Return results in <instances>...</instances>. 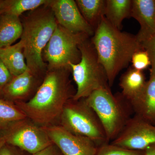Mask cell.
I'll return each instance as SVG.
<instances>
[{"instance_id":"6da1fadb","label":"cell","mask_w":155,"mask_h":155,"mask_svg":"<svg viewBox=\"0 0 155 155\" xmlns=\"http://www.w3.org/2000/svg\"><path fill=\"white\" fill-rule=\"evenodd\" d=\"M71 72V68L47 69L33 97L16 105L41 127L58 125L64 106L76 93L69 78Z\"/></svg>"},{"instance_id":"7a4b0ae2","label":"cell","mask_w":155,"mask_h":155,"mask_svg":"<svg viewBox=\"0 0 155 155\" xmlns=\"http://www.w3.org/2000/svg\"><path fill=\"white\" fill-rule=\"evenodd\" d=\"M91 40L105 70L110 87L120 71L128 67L134 54L143 49L136 35L115 28L105 17Z\"/></svg>"},{"instance_id":"3957f363","label":"cell","mask_w":155,"mask_h":155,"mask_svg":"<svg viewBox=\"0 0 155 155\" xmlns=\"http://www.w3.org/2000/svg\"><path fill=\"white\" fill-rule=\"evenodd\" d=\"M48 4L31 11L22 22L23 31L20 40L23 43L25 62L31 72L39 77L47 70L43 51L58 24Z\"/></svg>"},{"instance_id":"277c9868","label":"cell","mask_w":155,"mask_h":155,"mask_svg":"<svg viewBox=\"0 0 155 155\" xmlns=\"http://www.w3.org/2000/svg\"><path fill=\"white\" fill-rule=\"evenodd\" d=\"M85 99L99 119L109 143L119 135L134 113L130 102L121 93L113 94L109 86L95 91Z\"/></svg>"},{"instance_id":"5b68a950","label":"cell","mask_w":155,"mask_h":155,"mask_svg":"<svg viewBox=\"0 0 155 155\" xmlns=\"http://www.w3.org/2000/svg\"><path fill=\"white\" fill-rule=\"evenodd\" d=\"M78 48L81 54L80 62L69 64L77 85L72 98L75 100L85 98L95 91L109 86L105 70L99 61L91 40L82 42Z\"/></svg>"},{"instance_id":"8992f818","label":"cell","mask_w":155,"mask_h":155,"mask_svg":"<svg viewBox=\"0 0 155 155\" xmlns=\"http://www.w3.org/2000/svg\"><path fill=\"white\" fill-rule=\"evenodd\" d=\"M58 125L73 134L88 137L98 147L109 143L99 119L85 98L69 100L64 106Z\"/></svg>"},{"instance_id":"52a82bcc","label":"cell","mask_w":155,"mask_h":155,"mask_svg":"<svg viewBox=\"0 0 155 155\" xmlns=\"http://www.w3.org/2000/svg\"><path fill=\"white\" fill-rule=\"evenodd\" d=\"M90 37L86 34L71 32L58 24L43 51L47 69L70 68V63H79L81 54L78 47Z\"/></svg>"},{"instance_id":"ba28073f","label":"cell","mask_w":155,"mask_h":155,"mask_svg":"<svg viewBox=\"0 0 155 155\" xmlns=\"http://www.w3.org/2000/svg\"><path fill=\"white\" fill-rule=\"evenodd\" d=\"M6 143L33 154L53 144L44 128L26 118L2 132Z\"/></svg>"},{"instance_id":"9c48e42d","label":"cell","mask_w":155,"mask_h":155,"mask_svg":"<svg viewBox=\"0 0 155 155\" xmlns=\"http://www.w3.org/2000/svg\"><path fill=\"white\" fill-rule=\"evenodd\" d=\"M110 143L127 149L145 150L155 144V125L134 114Z\"/></svg>"},{"instance_id":"30bf717a","label":"cell","mask_w":155,"mask_h":155,"mask_svg":"<svg viewBox=\"0 0 155 155\" xmlns=\"http://www.w3.org/2000/svg\"><path fill=\"white\" fill-rule=\"evenodd\" d=\"M63 155H96L98 147L90 139L73 134L59 125L43 127Z\"/></svg>"},{"instance_id":"8fae6325","label":"cell","mask_w":155,"mask_h":155,"mask_svg":"<svg viewBox=\"0 0 155 155\" xmlns=\"http://www.w3.org/2000/svg\"><path fill=\"white\" fill-rule=\"evenodd\" d=\"M59 25L73 33L93 36L95 31L87 23L74 0H50L48 3Z\"/></svg>"},{"instance_id":"7c38bea8","label":"cell","mask_w":155,"mask_h":155,"mask_svg":"<svg viewBox=\"0 0 155 155\" xmlns=\"http://www.w3.org/2000/svg\"><path fill=\"white\" fill-rule=\"evenodd\" d=\"M130 17L140 25L136 36L140 44L155 35V0H132Z\"/></svg>"},{"instance_id":"4fadbf2b","label":"cell","mask_w":155,"mask_h":155,"mask_svg":"<svg viewBox=\"0 0 155 155\" xmlns=\"http://www.w3.org/2000/svg\"><path fill=\"white\" fill-rule=\"evenodd\" d=\"M39 78L29 70L13 76L3 90V94L9 101H15L16 103L27 101L40 86Z\"/></svg>"},{"instance_id":"5bb4252c","label":"cell","mask_w":155,"mask_h":155,"mask_svg":"<svg viewBox=\"0 0 155 155\" xmlns=\"http://www.w3.org/2000/svg\"><path fill=\"white\" fill-rule=\"evenodd\" d=\"M130 103L135 115L155 125V75L150 76L142 91Z\"/></svg>"},{"instance_id":"9a60e30c","label":"cell","mask_w":155,"mask_h":155,"mask_svg":"<svg viewBox=\"0 0 155 155\" xmlns=\"http://www.w3.org/2000/svg\"><path fill=\"white\" fill-rule=\"evenodd\" d=\"M0 60L13 76H17L29 70L23 53V45L19 41L17 43L0 48Z\"/></svg>"},{"instance_id":"2e32d148","label":"cell","mask_w":155,"mask_h":155,"mask_svg":"<svg viewBox=\"0 0 155 155\" xmlns=\"http://www.w3.org/2000/svg\"><path fill=\"white\" fill-rule=\"evenodd\" d=\"M146 82L143 71L129 68L120 77L119 85L122 90L121 94L130 103L142 91Z\"/></svg>"},{"instance_id":"e0dca14e","label":"cell","mask_w":155,"mask_h":155,"mask_svg":"<svg viewBox=\"0 0 155 155\" xmlns=\"http://www.w3.org/2000/svg\"><path fill=\"white\" fill-rule=\"evenodd\" d=\"M23 31L22 22L19 17L8 14L0 17V48L12 45L21 38Z\"/></svg>"},{"instance_id":"ac0fdd59","label":"cell","mask_w":155,"mask_h":155,"mask_svg":"<svg viewBox=\"0 0 155 155\" xmlns=\"http://www.w3.org/2000/svg\"><path fill=\"white\" fill-rule=\"evenodd\" d=\"M132 0H106L104 17L114 27L121 30L122 23L130 17Z\"/></svg>"},{"instance_id":"d6986e66","label":"cell","mask_w":155,"mask_h":155,"mask_svg":"<svg viewBox=\"0 0 155 155\" xmlns=\"http://www.w3.org/2000/svg\"><path fill=\"white\" fill-rule=\"evenodd\" d=\"M84 18L94 31L104 17L106 0H76Z\"/></svg>"},{"instance_id":"ffe728a7","label":"cell","mask_w":155,"mask_h":155,"mask_svg":"<svg viewBox=\"0 0 155 155\" xmlns=\"http://www.w3.org/2000/svg\"><path fill=\"white\" fill-rule=\"evenodd\" d=\"M50 0H11L0 2L2 14L19 17L24 12L32 11L47 5Z\"/></svg>"},{"instance_id":"44dd1931","label":"cell","mask_w":155,"mask_h":155,"mask_svg":"<svg viewBox=\"0 0 155 155\" xmlns=\"http://www.w3.org/2000/svg\"><path fill=\"white\" fill-rule=\"evenodd\" d=\"M27 118L12 102L0 98V131L8 129L15 122Z\"/></svg>"},{"instance_id":"7402d4cb","label":"cell","mask_w":155,"mask_h":155,"mask_svg":"<svg viewBox=\"0 0 155 155\" xmlns=\"http://www.w3.org/2000/svg\"><path fill=\"white\" fill-rule=\"evenodd\" d=\"M145 150L127 149L110 143L99 147L96 155H145Z\"/></svg>"},{"instance_id":"603a6c76","label":"cell","mask_w":155,"mask_h":155,"mask_svg":"<svg viewBox=\"0 0 155 155\" xmlns=\"http://www.w3.org/2000/svg\"><path fill=\"white\" fill-rule=\"evenodd\" d=\"M132 68L143 71L151 66V61L147 52L144 49L136 52L132 56L131 62Z\"/></svg>"},{"instance_id":"cb8c5ba5","label":"cell","mask_w":155,"mask_h":155,"mask_svg":"<svg viewBox=\"0 0 155 155\" xmlns=\"http://www.w3.org/2000/svg\"><path fill=\"white\" fill-rule=\"evenodd\" d=\"M143 49L149 56L151 61L150 76L155 75V35L147 41L141 44Z\"/></svg>"},{"instance_id":"d4e9b609","label":"cell","mask_w":155,"mask_h":155,"mask_svg":"<svg viewBox=\"0 0 155 155\" xmlns=\"http://www.w3.org/2000/svg\"><path fill=\"white\" fill-rule=\"evenodd\" d=\"M13 76L8 68L0 60V94L12 79Z\"/></svg>"},{"instance_id":"484cf974","label":"cell","mask_w":155,"mask_h":155,"mask_svg":"<svg viewBox=\"0 0 155 155\" xmlns=\"http://www.w3.org/2000/svg\"><path fill=\"white\" fill-rule=\"evenodd\" d=\"M31 155H63L58 147L52 144L38 152Z\"/></svg>"},{"instance_id":"4316f807","label":"cell","mask_w":155,"mask_h":155,"mask_svg":"<svg viewBox=\"0 0 155 155\" xmlns=\"http://www.w3.org/2000/svg\"><path fill=\"white\" fill-rule=\"evenodd\" d=\"M18 149L6 143L0 150V155H22Z\"/></svg>"},{"instance_id":"83f0119b","label":"cell","mask_w":155,"mask_h":155,"mask_svg":"<svg viewBox=\"0 0 155 155\" xmlns=\"http://www.w3.org/2000/svg\"><path fill=\"white\" fill-rule=\"evenodd\" d=\"M145 155H155V144L150 146L145 150Z\"/></svg>"},{"instance_id":"f1b7e54d","label":"cell","mask_w":155,"mask_h":155,"mask_svg":"<svg viewBox=\"0 0 155 155\" xmlns=\"http://www.w3.org/2000/svg\"><path fill=\"white\" fill-rule=\"evenodd\" d=\"M6 143L5 140L2 136L0 137V150Z\"/></svg>"},{"instance_id":"f546056e","label":"cell","mask_w":155,"mask_h":155,"mask_svg":"<svg viewBox=\"0 0 155 155\" xmlns=\"http://www.w3.org/2000/svg\"><path fill=\"white\" fill-rule=\"evenodd\" d=\"M2 15V11H1V4H0V17Z\"/></svg>"}]
</instances>
